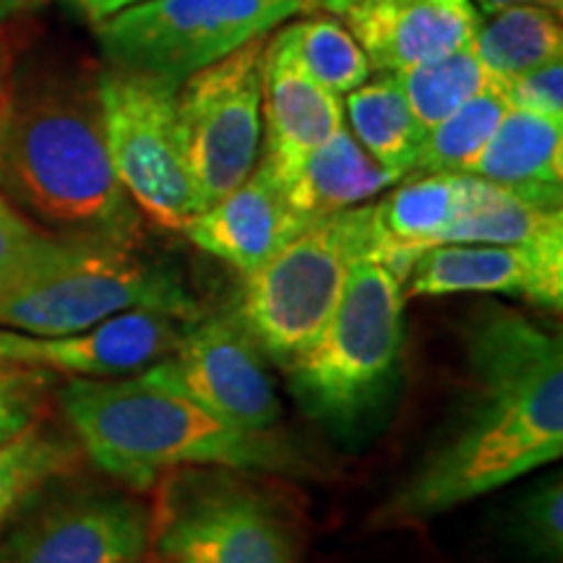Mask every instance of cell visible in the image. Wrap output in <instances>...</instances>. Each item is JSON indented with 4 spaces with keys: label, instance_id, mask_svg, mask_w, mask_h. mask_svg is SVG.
Returning <instances> with one entry per match:
<instances>
[{
    "label": "cell",
    "instance_id": "1",
    "mask_svg": "<svg viewBox=\"0 0 563 563\" xmlns=\"http://www.w3.org/2000/svg\"><path fill=\"white\" fill-rule=\"evenodd\" d=\"M467 384L446 431L373 514L415 527L563 454V344L527 316L485 302L464 332Z\"/></svg>",
    "mask_w": 563,
    "mask_h": 563
},
{
    "label": "cell",
    "instance_id": "2",
    "mask_svg": "<svg viewBox=\"0 0 563 563\" xmlns=\"http://www.w3.org/2000/svg\"><path fill=\"white\" fill-rule=\"evenodd\" d=\"M0 194L53 235L136 249L141 211L110 162L97 74L13 68L0 102Z\"/></svg>",
    "mask_w": 563,
    "mask_h": 563
},
{
    "label": "cell",
    "instance_id": "3",
    "mask_svg": "<svg viewBox=\"0 0 563 563\" xmlns=\"http://www.w3.org/2000/svg\"><path fill=\"white\" fill-rule=\"evenodd\" d=\"M60 402L89 460L139 490L183 467L277 475L313 470L287 435L241 431L144 371L118 378H70Z\"/></svg>",
    "mask_w": 563,
    "mask_h": 563
},
{
    "label": "cell",
    "instance_id": "4",
    "mask_svg": "<svg viewBox=\"0 0 563 563\" xmlns=\"http://www.w3.org/2000/svg\"><path fill=\"white\" fill-rule=\"evenodd\" d=\"M133 308L180 321L201 316L173 272L146 264L129 245L51 235L30 258L0 274V329L11 332L74 334Z\"/></svg>",
    "mask_w": 563,
    "mask_h": 563
},
{
    "label": "cell",
    "instance_id": "5",
    "mask_svg": "<svg viewBox=\"0 0 563 563\" xmlns=\"http://www.w3.org/2000/svg\"><path fill=\"white\" fill-rule=\"evenodd\" d=\"M373 203L306 224L264 266L245 274L230 316L266 361L287 368L332 319L357 258L376 256Z\"/></svg>",
    "mask_w": 563,
    "mask_h": 563
},
{
    "label": "cell",
    "instance_id": "6",
    "mask_svg": "<svg viewBox=\"0 0 563 563\" xmlns=\"http://www.w3.org/2000/svg\"><path fill=\"white\" fill-rule=\"evenodd\" d=\"M405 300V282L376 256L352 264L332 319L285 368L311 418L350 428L382 402L402 355Z\"/></svg>",
    "mask_w": 563,
    "mask_h": 563
},
{
    "label": "cell",
    "instance_id": "7",
    "mask_svg": "<svg viewBox=\"0 0 563 563\" xmlns=\"http://www.w3.org/2000/svg\"><path fill=\"white\" fill-rule=\"evenodd\" d=\"M152 511L159 563H300V525L277 490L245 470L162 475Z\"/></svg>",
    "mask_w": 563,
    "mask_h": 563
},
{
    "label": "cell",
    "instance_id": "8",
    "mask_svg": "<svg viewBox=\"0 0 563 563\" xmlns=\"http://www.w3.org/2000/svg\"><path fill=\"white\" fill-rule=\"evenodd\" d=\"M319 9L321 0H144L97 21L95 32L108 66L180 84Z\"/></svg>",
    "mask_w": 563,
    "mask_h": 563
},
{
    "label": "cell",
    "instance_id": "9",
    "mask_svg": "<svg viewBox=\"0 0 563 563\" xmlns=\"http://www.w3.org/2000/svg\"><path fill=\"white\" fill-rule=\"evenodd\" d=\"M178 87L123 68L97 70L104 139L118 180L141 214L165 230H183L203 211L183 144Z\"/></svg>",
    "mask_w": 563,
    "mask_h": 563
},
{
    "label": "cell",
    "instance_id": "10",
    "mask_svg": "<svg viewBox=\"0 0 563 563\" xmlns=\"http://www.w3.org/2000/svg\"><path fill=\"white\" fill-rule=\"evenodd\" d=\"M256 37L178 87L188 167L203 209L256 170L264 152V53Z\"/></svg>",
    "mask_w": 563,
    "mask_h": 563
},
{
    "label": "cell",
    "instance_id": "11",
    "mask_svg": "<svg viewBox=\"0 0 563 563\" xmlns=\"http://www.w3.org/2000/svg\"><path fill=\"white\" fill-rule=\"evenodd\" d=\"M144 373L241 431H277L282 402L262 350L230 313L188 321L170 355Z\"/></svg>",
    "mask_w": 563,
    "mask_h": 563
},
{
    "label": "cell",
    "instance_id": "12",
    "mask_svg": "<svg viewBox=\"0 0 563 563\" xmlns=\"http://www.w3.org/2000/svg\"><path fill=\"white\" fill-rule=\"evenodd\" d=\"M152 511L123 493H70L32 511L0 545V563H144Z\"/></svg>",
    "mask_w": 563,
    "mask_h": 563
},
{
    "label": "cell",
    "instance_id": "13",
    "mask_svg": "<svg viewBox=\"0 0 563 563\" xmlns=\"http://www.w3.org/2000/svg\"><path fill=\"white\" fill-rule=\"evenodd\" d=\"M188 321L170 313L133 308L84 332L34 336L0 329V361L30 365L70 378L131 376L167 357Z\"/></svg>",
    "mask_w": 563,
    "mask_h": 563
},
{
    "label": "cell",
    "instance_id": "14",
    "mask_svg": "<svg viewBox=\"0 0 563 563\" xmlns=\"http://www.w3.org/2000/svg\"><path fill=\"white\" fill-rule=\"evenodd\" d=\"M517 295L561 311L563 241L530 245L446 243L422 251L405 279V298Z\"/></svg>",
    "mask_w": 563,
    "mask_h": 563
},
{
    "label": "cell",
    "instance_id": "15",
    "mask_svg": "<svg viewBox=\"0 0 563 563\" xmlns=\"http://www.w3.org/2000/svg\"><path fill=\"white\" fill-rule=\"evenodd\" d=\"M368 55L373 70H402L470 45L481 24L473 0H321Z\"/></svg>",
    "mask_w": 563,
    "mask_h": 563
},
{
    "label": "cell",
    "instance_id": "16",
    "mask_svg": "<svg viewBox=\"0 0 563 563\" xmlns=\"http://www.w3.org/2000/svg\"><path fill=\"white\" fill-rule=\"evenodd\" d=\"M306 228L287 199L285 183L258 159L256 170L222 199L199 211L180 232L196 249L245 274L264 266L287 241Z\"/></svg>",
    "mask_w": 563,
    "mask_h": 563
},
{
    "label": "cell",
    "instance_id": "17",
    "mask_svg": "<svg viewBox=\"0 0 563 563\" xmlns=\"http://www.w3.org/2000/svg\"><path fill=\"white\" fill-rule=\"evenodd\" d=\"M344 125L340 95L321 87L298 60L285 24L264 53V152L262 159L285 180L302 159Z\"/></svg>",
    "mask_w": 563,
    "mask_h": 563
},
{
    "label": "cell",
    "instance_id": "18",
    "mask_svg": "<svg viewBox=\"0 0 563 563\" xmlns=\"http://www.w3.org/2000/svg\"><path fill=\"white\" fill-rule=\"evenodd\" d=\"M481 178L470 173H420L373 203L378 224L376 258L407 279L422 251L441 245L473 203Z\"/></svg>",
    "mask_w": 563,
    "mask_h": 563
},
{
    "label": "cell",
    "instance_id": "19",
    "mask_svg": "<svg viewBox=\"0 0 563 563\" xmlns=\"http://www.w3.org/2000/svg\"><path fill=\"white\" fill-rule=\"evenodd\" d=\"M470 175L534 207L561 209L563 123L538 112L509 108Z\"/></svg>",
    "mask_w": 563,
    "mask_h": 563
},
{
    "label": "cell",
    "instance_id": "20",
    "mask_svg": "<svg viewBox=\"0 0 563 563\" xmlns=\"http://www.w3.org/2000/svg\"><path fill=\"white\" fill-rule=\"evenodd\" d=\"M282 183L300 220L311 224L336 211L368 203L399 178L378 165L347 125H342Z\"/></svg>",
    "mask_w": 563,
    "mask_h": 563
},
{
    "label": "cell",
    "instance_id": "21",
    "mask_svg": "<svg viewBox=\"0 0 563 563\" xmlns=\"http://www.w3.org/2000/svg\"><path fill=\"white\" fill-rule=\"evenodd\" d=\"M347 129L378 165L399 180L412 175L426 129L407 102L391 70H376L368 81L344 95Z\"/></svg>",
    "mask_w": 563,
    "mask_h": 563
},
{
    "label": "cell",
    "instance_id": "22",
    "mask_svg": "<svg viewBox=\"0 0 563 563\" xmlns=\"http://www.w3.org/2000/svg\"><path fill=\"white\" fill-rule=\"evenodd\" d=\"M561 19L538 5H514L481 19L470 45L490 79H509L563 58Z\"/></svg>",
    "mask_w": 563,
    "mask_h": 563
},
{
    "label": "cell",
    "instance_id": "23",
    "mask_svg": "<svg viewBox=\"0 0 563 563\" xmlns=\"http://www.w3.org/2000/svg\"><path fill=\"white\" fill-rule=\"evenodd\" d=\"M563 241V211L534 207L481 178L470 209L446 232V243L530 245Z\"/></svg>",
    "mask_w": 563,
    "mask_h": 563
},
{
    "label": "cell",
    "instance_id": "24",
    "mask_svg": "<svg viewBox=\"0 0 563 563\" xmlns=\"http://www.w3.org/2000/svg\"><path fill=\"white\" fill-rule=\"evenodd\" d=\"M79 460V443L51 426H34L0 446V530L55 477Z\"/></svg>",
    "mask_w": 563,
    "mask_h": 563
},
{
    "label": "cell",
    "instance_id": "25",
    "mask_svg": "<svg viewBox=\"0 0 563 563\" xmlns=\"http://www.w3.org/2000/svg\"><path fill=\"white\" fill-rule=\"evenodd\" d=\"M511 104L490 79L488 87L477 91L473 100L456 108L433 129L426 131L412 175L420 173H470L481 157L498 123Z\"/></svg>",
    "mask_w": 563,
    "mask_h": 563
},
{
    "label": "cell",
    "instance_id": "26",
    "mask_svg": "<svg viewBox=\"0 0 563 563\" xmlns=\"http://www.w3.org/2000/svg\"><path fill=\"white\" fill-rule=\"evenodd\" d=\"M402 87L407 102L422 129H433L456 108L473 100L490 84V74L477 58L473 45H464L441 58L415 63L402 70H391Z\"/></svg>",
    "mask_w": 563,
    "mask_h": 563
},
{
    "label": "cell",
    "instance_id": "27",
    "mask_svg": "<svg viewBox=\"0 0 563 563\" xmlns=\"http://www.w3.org/2000/svg\"><path fill=\"white\" fill-rule=\"evenodd\" d=\"M285 30L290 34L295 55L308 74L334 95L344 97L373 76L368 55L357 45L347 26L332 13H323V16L308 13V19L300 16V21H287Z\"/></svg>",
    "mask_w": 563,
    "mask_h": 563
},
{
    "label": "cell",
    "instance_id": "28",
    "mask_svg": "<svg viewBox=\"0 0 563 563\" xmlns=\"http://www.w3.org/2000/svg\"><path fill=\"white\" fill-rule=\"evenodd\" d=\"M511 540L534 563H563V481L559 473L519 501L511 519Z\"/></svg>",
    "mask_w": 563,
    "mask_h": 563
},
{
    "label": "cell",
    "instance_id": "29",
    "mask_svg": "<svg viewBox=\"0 0 563 563\" xmlns=\"http://www.w3.org/2000/svg\"><path fill=\"white\" fill-rule=\"evenodd\" d=\"M51 378L42 368L0 361V446L37 422Z\"/></svg>",
    "mask_w": 563,
    "mask_h": 563
},
{
    "label": "cell",
    "instance_id": "30",
    "mask_svg": "<svg viewBox=\"0 0 563 563\" xmlns=\"http://www.w3.org/2000/svg\"><path fill=\"white\" fill-rule=\"evenodd\" d=\"M493 81L498 84L511 108L538 112V115L563 123V58L509 76V79Z\"/></svg>",
    "mask_w": 563,
    "mask_h": 563
},
{
    "label": "cell",
    "instance_id": "31",
    "mask_svg": "<svg viewBox=\"0 0 563 563\" xmlns=\"http://www.w3.org/2000/svg\"><path fill=\"white\" fill-rule=\"evenodd\" d=\"M51 235L0 194V274L30 258Z\"/></svg>",
    "mask_w": 563,
    "mask_h": 563
},
{
    "label": "cell",
    "instance_id": "32",
    "mask_svg": "<svg viewBox=\"0 0 563 563\" xmlns=\"http://www.w3.org/2000/svg\"><path fill=\"white\" fill-rule=\"evenodd\" d=\"M70 3H74L89 21H95L97 24V21L108 19L112 13L131 9V5L136 3H144V0H70Z\"/></svg>",
    "mask_w": 563,
    "mask_h": 563
},
{
    "label": "cell",
    "instance_id": "33",
    "mask_svg": "<svg viewBox=\"0 0 563 563\" xmlns=\"http://www.w3.org/2000/svg\"><path fill=\"white\" fill-rule=\"evenodd\" d=\"M473 3L477 13H483V16H490V13L504 9H514V5H538V9H548L563 16V0H473Z\"/></svg>",
    "mask_w": 563,
    "mask_h": 563
},
{
    "label": "cell",
    "instance_id": "34",
    "mask_svg": "<svg viewBox=\"0 0 563 563\" xmlns=\"http://www.w3.org/2000/svg\"><path fill=\"white\" fill-rule=\"evenodd\" d=\"M5 24H0V102H3L5 91L11 87V76L13 68H16V58H13V45L9 40V34L3 30Z\"/></svg>",
    "mask_w": 563,
    "mask_h": 563
},
{
    "label": "cell",
    "instance_id": "35",
    "mask_svg": "<svg viewBox=\"0 0 563 563\" xmlns=\"http://www.w3.org/2000/svg\"><path fill=\"white\" fill-rule=\"evenodd\" d=\"M45 0H0V24H9V21L26 16V13L37 11Z\"/></svg>",
    "mask_w": 563,
    "mask_h": 563
}]
</instances>
